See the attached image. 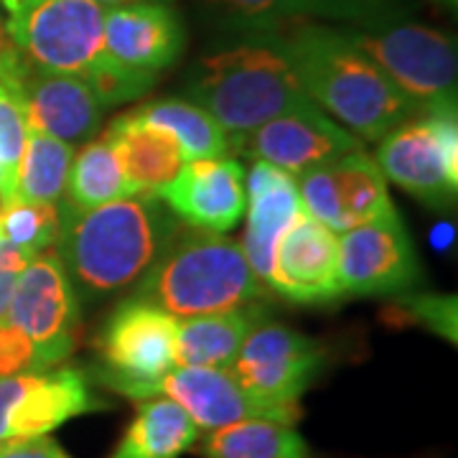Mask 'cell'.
Returning <instances> with one entry per match:
<instances>
[{"instance_id": "obj_16", "label": "cell", "mask_w": 458, "mask_h": 458, "mask_svg": "<svg viewBox=\"0 0 458 458\" xmlns=\"http://www.w3.org/2000/svg\"><path fill=\"white\" fill-rule=\"evenodd\" d=\"M18 99L31 132L64 140L69 146L95 140L107 107L82 74L29 69Z\"/></svg>"}, {"instance_id": "obj_10", "label": "cell", "mask_w": 458, "mask_h": 458, "mask_svg": "<svg viewBox=\"0 0 458 458\" xmlns=\"http://www.w3.org/2000/svg\"><path fill=\"white\" fill-rule=\"evenodd\" d=\"M110 403L92 393L77 367H51L44 372L0 379V441L49 436L69 420L107 410Z\"/></svg>"}, {"instance_id": "obj_37", "label": "cell", "mask_w": 458, "mask_h": 458, "mask_svg": "<svg viewBox=\"0 0 458 458\" xmlns=\"http://www.w3.org/2000/svg\"><path fill=\"white\" fill-rule=\"evenodd\" d=\"M102 8H114V5H131V3H171V0H92Z\"/></svg>"}, {"instance_id": "obj_15", "label": "cell", "mask_w": 458, "mask_h": 458, "mask_svg": "<svg viewBox=\"0 0 458 458\" xmlns=\"http://www.w3.org/2000/svg\"><path fill=\"white\" fill-rule=\"evenodd\" d=\"M267 288L295 303L339 298V234L311 214H298L276 245Z\"/></svg>"}, {"instance_id": "obj_21", "label": "cell", "mask_w": 458, "mask_h": 458, "mask_svg": "<svg viewBox=\"0 0 458 458\" xmlns=\"http://www.w3.org/2000/svg\"><path fill=\"white\" fill-rule=\"evenodd\" d=\"M262 321L258 303L229 311L179 318L176 327V367L229 369L250 331Z\"/></svg>"}, {"instance_id": "obj_34", "label": "cell", "mask_w": 458, "mask_h": 458, "mask_svg": "<svg viewBox=\"0 0 458 458\" xmlns=\"http://www.w3.org/2000/svg\"><path fill=\"white\" fill-rule=\"evenodd\" d=\"M33 258H36L33 252L11 245L8 240L0 237V321L8 316L18 280L26 273V267L31 265Z\"/></svg>"}, {"instance_id": "obj_12", "label": "cell", "mask_w": 458, "mask_h": 458, "mask_svg": "<svg viewBox=\"0 0 458 458\" xmlns=\"http://www.w3.org/2000/svg\"><path fill=\"white\" fill-rule=\"evenodd\" d=\"M80 316V293L64 265L54 252L36 255L18 280L5 318L31 336L54 364H62L77 346Z\"/></svg>"}, {"instance_id": "obj_17", "label": "cell", "mask_w": 458, "mask_h": 458, "mask_svg": "<svg viewBox=\"0 0 458 458\" xmlns=\"http://www.w3.org/2000/svg\"><path fill=\"white\" fill-rule=\"evenodd\" d=\"M161 199L183 225L225 234L245 214V168L234 158L186 161Z\"/></svg>"}, {"instance_id": "obj_38", "label": "cell", "mask_w": 458, "mask_h": 458, "mask_svg": "<svg viewBox=\"0 0 458 458\" xmlns=\"http://www.w3.org/2000/svg\"><path fill=\"white\" fill-rule=\"evenodd\" d=\"M327 3L331 11H336V8H349V5H352V0H327Z\"/></svg>"}, {"instance_id": "obj_30", "label": "cell", "mask_w": 458, "mask_h": 458, "mask_svg": "<svg viewBox=\"0 0 458 458\" xmlns=\"http://www.w3.org/2000/svg\"><path fill=\"white\" fill-rule=\"evenodd\" d=\"M82 77L89 82V87L95 89V95H98L99 102L107 110L114 107V105L143 98L148 89L156 84V80H158V77H150V74H143V72H135V69L117 64L105 51L99 54L98 59H95V64L89 66Z\"/></svg>"}, {"instance_id": "obj_11", "label": "cell", "mask_w": 458, "mask_h": 458, "mask_svg": "<svg viewBox=\"0 0 458 458\" xmlns=\"http://www.w3.org/2000/svg\"><path fill=\"white\" fill-rule=\"evenodd\" d=\"M423 276L400 214L339 234L342 295H400Z\"/></svg>"}, {"instance_id": "obj_20", "label": "cell", "mask_w": 458, "mask_h": 458, "mask_svg": "<svg viewBox=\"0 0 458 458\" xmlns=\"http://www.w3.org/2000/svg\"><path fill=\"white\" fill-rule=\"evenodd\" d=\"M102 138L113 146L132 194L161 199L186 164L179 143L165 131L140 120L132 110L117 114L105 128Z\"/></svg>"}, {"instance_id": "obj_1", "label": "cell", "mask_w": 458, "mask_h": 458, "mask_svg": "<svg viewBox=\"0 0 458 458\" xmlns=\"http://www.w3.org/2000/svg\"><path fill=\"white\" fill-rule=\"evenodd\" d=\"M56 258L77 293L105 298L146 276L179 234L181 222L158 197L132 194L95 209L59 207Z\"/></svg>"}, {"instance_id": "obj_6", "label": "cell", "mask_w": 458, "mask_h": 458, "mask_svg": "<svg viewBox=\"0 0 458 458\" xmlns=\"http://www.w3.org/2000/svg\"><path fill=\"white\" fill-rule=\"evenodd\" d=\"M5 31L31 69L84 74L102 54L105 8L92 0H0Z\"/></svg>"}, {"instance_id": "obj_18", "label": "cell", "mask_w": 458, "mask_h": 458, "mask_svg": "<svg viewBox=\"0 0 458 458\" xmlns=\"http://www.w3.org/2000/svg\"><path fill=\"white\" fill-rule=\"evenodd\" d=\"M186 33L171 3L105 8L102 51L117 64L158 77L179 59Z\"/></svg>"}, {"instance_id": "obj_13", "label": "cell", "mask_w": 458, "mask_h": 458, "mask_svg": "<svg viewBox=\"0 0 458 458\" xmlns=\"http://www.w3.org/2000/svg\"><path fill=\"white\" fill-rule=\"evenodd\" d=\"M361 148L364 140L313 102H306L260 125L247 138L240 156H252L255 161H265L298 179L301 174L334 164Z\"/></svg>"}, {"instance_id": "obj_19", "label": "cell", "mask_w": 458, "mask_h": 458, "mask_svg": "<svg viewBox=\"0 0 458 458\" xmlns=\"http://www.w3.org/2000/svg\"><path fill=\"white\" fill-rule=\"evenodd\" d=\"M245 194L247 222L240 245L252 273L267 288L276 245L283 232L293 225L295 216L303 212V207L293 176L265 161H255L250 168L245 176Z\"/></svg>"}, {"instance_id": "obj_8", "label": "cell", "mask_w": 458, "mask_h": 458, "mask_svg": "<svg viewBox=\"0 0 458 458\" xmlns=\"http://www.w3.org/2000/svg\"><path fill=\"white\" fill-rule=\"evenodd\" d=\"M349 38L420 113L456 105L458 54L454 36L420 23H390L369 31H349Z\"/></svg>"}, {"instance_id": "obj_25", "label": "cell", "mask_w": 458, "mask_h": 458, "mask_svg": "<svg viewBox=\"0 0 458 458\" xmlns=\"http://www.w3.org/2000/svg\"><path fill=\"white\" fill-rule=\"evenodd\" d=\"M204 458H311L293 426L276 420H240L209 430L199 445Z\"/></svg>"}, {"instance_id": "obj_3", "label": "cell", "mask_w": 458, "mask_h": 458, "mask_svg": "<svg viewBox=\"0 0 458 458\" xmlns=\"http://www.w3.org/2000/svg\"><path fill=\"white\" fill-rule=\"evenodd\" d=\"M189 95L222 125L234 156L267 120L311 102L280 38L250 41L204 56L191 74Z\"/></svg>"}, {"instance_id": "obj_35", "label": "cell", "mask_w": 458, "mask_h": 458, "mask_svg": "<svg viewBox=\"0 0 458 458\" xmlns=\"http://www.w3.org/2000/svg\"><path fill=\"white\" fill-rule=\"evenodd\" d=\"M0 458H74L51 436L0 441Z\"/></svg>"}, {"instance_id": "obj_28", "label": "cell", "mask_w": 458, "mask_h": 458, "mask_svg": "<svg viewBox=\"0 0 458 458\" xmlns=\"http://www.w3.org/2000/svg\"><path fill=\"white\" fill-rule=\"evenodd\" d=\"M59 225V204H33L23 199L0 201V237L33 255H41L56 242Z\"/></svg>"}, {"instance_id": "obj_32", "label": "cell", "mask_w": 458, "mask_h": 458, "mask_svg": "<svg viewBox=\"0 0 458 458\" xmlns=\"http://www.w3.org/2000/svg\"><path fill=\"white\" fill-rule=\"evenodd\" d=\"M214 8L245 23H270L301 13H331L327 0H209Z\"/></svg>"}, {"instance_id": "obj_26", "label": "cell", "mask_w": 458, "mask_h": 458, "mask_svg": "<svg viewBox=\"0 0 458 458\" xmlns=\"http://www.w3.org/2000/svg\"><path fill=\"white\" fill-rule=\"evenodd\" d=\"M64 197L66 204L80 212L132 197L113 146L105 138L87 140L80 150H74Z\"/></svg>"}, {"instance_id": "obj_2", "label": "cell", "mask_w": 458, "mask_h": 458, "mask_svg": "<svg viewBox=\"0 0 458 458\" xmlns=\"http://www.w3.org/2000/svg\"><path fill=\"white\" fill-rule=\"evenodd\" d=\"M280 44L306 98L360 140L379 143L397 125L420 114L346 31L303 26Z\"/></svg>"}, {"instance_id": "obj_31", "label": "cell", "mask_w": 458, "mask_h": 458, "mask_svg": "<svg viewBox=\"0 0 458 458\" xmlns=\"http://www.w3.org/2000/svg\"><path fill=\"white\" fill-rule=\"evenodd\" d=\"M56 367L51 357L8 318L0 321V379Z\"/></svg>"}, {"instance_id": "obj_5", "label": "cell", "mask_w": 458, "mask_h": 458, "mask_svg": "<svg viewBox=\"0 0 458 458\" xmlns=\"http://www.w3.org/2000/svg\"><path fill=\"white\" fill-rule=\"evenodd\" d=\"M179 318L158 306L128 298L114 309L95 336L99 385L135 403L148 400L153 387L176 367Z\"/></svg>"}, {"instance_id": "obj_29", "label": "cell", "mask_w": 458, "mask_h": 458, "mask_svg": "<svg viewBox=\"0 0 458 458\" xmlns=\"http://www.w3.org/2000/svg\"><path fill=\"white\" fill-rule=\"evenodd\" d=\"M29 140V125L23 117V107L16 92H11L0 82V201H11L16 197L18 164L23 158Z\"/></svg>"}, {"instance_id": "obj_23", "label": "cell", "mask_w": 458, "mask_h": 458, "mask_svg": "<svg viewBox=\"0 0 458 458\" xmlns=\"http://www.w3.org/2000/svg\"><path fill=\"white\" fill-rule=\"evenodd\" d=\"M328 176L344 232L397 214L387 194V179L382 176L375 158L364 153V148L328 164Z\"/></svg>"}, {"instance_id": "obj_7", "label": "cell", "mask_w": 458, "mask_h": 458, "mask_svg": "<svg viewBox=\"0 0 458 458\" xmlns=\"http://www.w3.org/2000/svg\"><path fill=\"white\" fill-rule=\"evenodd\" d=\"M385 179L430 209H448L458 189L456 105L415 114L387 132L377 148Z\"/></svg>"}, {"instance_id": "obj_9", "label": "cell", "mask_w": 458, "mask_h": 458, "mask_svg": "<svg viewBox=\"0 0 458 458\" xmlns=\"http://www.w3.org/2000/svg\"><path fill=\"white\" fill-rule=\"evenodd\" d=\"M327 352L311 336L262 318L240 346L229 372L247 393L276 405H298L318 377Z\"/></svg>"}, {"instance_id": "obj_33", "label": "cell", "mask_w": 458, "mask_h": 458, "mask_svg": "<svg viewBox=\"0 0 458 458\" xmlns=\"http://www.w3.org/2000/svg\"><path fill=\"white\" fill-rule=\"evenodd\" d=\"M397 309L410 324L430 328L451 344H456V298L451 295H400Z\"/></svg>"}, {"instance_id": "obj_4", "label": "cell", "mask_w": 458, "mask_h": 458, "mask_svg": "<svg viewBox=\"0 0 458 458\" xmlns=\"http://www.w3.org/2000/svg\"><path fill=\"white\" fill-rule=\"evenodd\" d=\"M262 295L265 285L252 273L240 242L191 227L179 229L135 288V298L174 318L252 306Z\"/></svg>"}, {"instance_id": "obj_39", "label": "cell", "mask_w": 458, "mask_h": 458, "mask_svg": "<svg viewBox=\"0 0 458 458\" xmlns=\"http://www.w3.org/2000/svg\"><path fill=\"white\" fill-rule=\"evenodd\" d=\"M0 181H3V171H0Z\"/></svg>"}, {"instance_id": "obj_14", "label": "cell", "mask_w": 458, "mask_h": 458, "mask_svg": "<svg viewBox=\"0 0 458 458\" xmlns=\"http://www.w3.org/2000/svg\"><path fill=\"white\" fill-rule=\"evenodd\" d=\"M150 397H168L191 415L199 430L232 426L240 420H276L295 426L301 405H276L250 394L229 369L174 367L153 387Z\"/></svg>"}, {"instance_id": "obj_36", "label": "cell", "mask_w": 458, "mask_h": 458, "mask_svg": "<svg viewBox=\"0 0 458 458\" xmlns=\"http://www.w3.org/2000/svg\"><path fill=\"white\" fill-rule=\"evenodd\" d=\"M31 66L26 64V59L21 56V51L16 49V44L11 41V36L5 31V21L0 16V82L5 84L11 92L21 89L23 77L29 74Z\"/></svg>"}, {"instance_id": "obj_27", "label": "cell", "mask_w": 458, "mask_h": 458, "mask_svg": "<svg viewBox=\"0 0 458 458\" xmlns=\"http://www.w3.org/2000/svg\"><path fill=\"white\" fill-rule=\"evenodd\" d=\"M74 158V146L29 131L26 150L18 164L16 197L33 204H59L66 191V179Z\"/></svg>"}, {"instance_id": "obj_22", "label": "cell", "mask_w": 458, "mask_h": 458, "mask_svg": "<svg viewBox=\"0 0 458 458\" xmlns=\"http://www.w3.org/2000/svg\"><path fill=\"white\" fill-rule=\"evenodd\" d=\"M199 441V426L168 397L138 403L110 458H181Z\"/></svg>"}, {"instance_id": "obj_24", "label": "cell", "mask_w": 458, "mask_h": 458, "mask_svg": "<svg viewBox=\"0 0 458 458\" xmlns=\"http://www.w3.org/2000/svg\"><path fill=\"white\" fill-rule=\"evenodd\" d=\"M132 113L140 120L168 132L179 143L186 161L234 156L232 140H229L227 132L222 131V125L191 99H150V102L132 107Z\"/></svg>"}]
</instances>
